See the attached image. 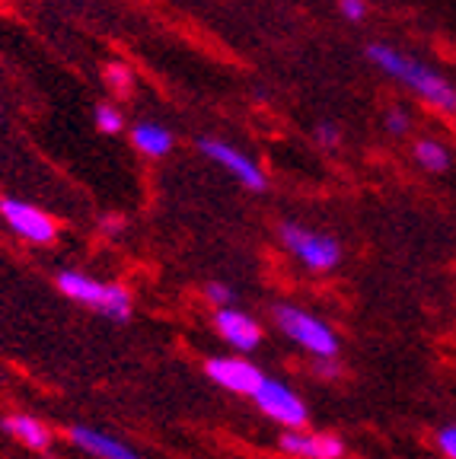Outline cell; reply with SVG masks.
Listing matches in <instances>:
<instances>
[{
    "instance_id": "1",
    "label": "cell",
    "mask_w": 456,
    "mask_h": 459,
    "mask_svg": "<svg viewBox=\"0 0 456 459\" xmlns=\"http://www.w3.org/2000/svg\"><path fill=\"white\" fill-rule=\"evenodd\" d=\"M367 57H371L383 74H390V77H396L399 83H406L421 100H428L431 106L443 108V112H453L456 108V90L434 71V67L421 65L415 57L402 55L399 48L380 45V42L367 45Z\"/></svg>"
},
{
    "instance_id": "2",
    "label": "cell",
    "mask_w": 456,
    "mask_h": 459,
    "mask_svg": "<svg viewBox=\"0 0 456 459\" xmlns=\"http://www.w3.org/2000/svg\"><path fill=\"white\" fill-rule=\"evenodd\" d=\"M271 316H275L278 329L285 332L297 348H303L307 354H313L316 360H336L338 358L342 342H338L336 329H332L326 319L307 313V309L294 307V303H278Z\"/></svg>"
},
{
    "instance_id": "3",
    "label": "cell",
    "mask_w": 456,
    "mask_h": 459,
    "mask_svg": "<svg viewBox=\"0 0 456 459\" xmlns=\"http://www.w3.org/2000/svg\"><path fill=\"white\" fill-rule=\"evenodd\" d=\"M57 290L71 297L74 303H83V307L109 316L115 323L131 319V294L121 284H106V281L90 278L83 272H61L57 274Z\"/></svg>"
},
{
    "instance_id": "4",
    "label": "cell",
    "mask_w": 456,
    "mask_h": 459,
    "mask_svg": "<svg viewBox=\"0 0 456 459\" xmlns=\"http://www.w3.org/2000/svg\"><path fill=\"white\" fill-rule=\"evenodd\" d=\"M281 243L297 262L310 268V272H332L342 262V246L338 239L316 233V230L300 227V223H285L281 227Z\"/></svg>"
},
{
    "instance_id": "5",
    "label": "cell",
    "mask_w": 456,
    "mask_h": 459,
    "mask_svg": "<svg viewBox=\"0 0 456 459\" xmlns=\"http://www.w3.org/2000/svg\"><path fill=\"white\" fill-rule=\"evenodd\" d=\"M252 399H256L262 415H268L271 421L281 424V428H287V430H300L310 421V411H307V405H303V399L281 380L265 377L262 389H259Z\"/></svg>"
},
{
    "instance_id": "6",
    "label": "cell",
    "mask_w": 456,
    "mask_h": 459,
    "mask_svg": "<svg viewBox=\"0 0 456 459\" xmlns=\"http://www.w3.org/2000/svg\"><path fill=\"white\" fill-rule=\"evenodd\" d=\"M207 380L236 395H256L265 383V373L246 358H211L205 360Z\"/></svg>"
},
{
    "instance_id": "7",
    "label": "cell",
    "mask_w": 456,
    "mask_h": 459,
    "mask_svg": "<svg viewBox=\"0 0 456 459\" xmlns=\"http://www.w3.org/2000/svg\"><path fill=\"white\" fill-rule=\"evenodd\" d=\"M0 217L7 221V227L16 237L29 239V243H51L55 239V221L45 211H39L36 204L20 198H4L0 201Z\"/></svg>"
},
{
    "instance_id": "8",
    "label": "cell",
    "mask_w": 456,
    "mask_h": 459,
    "mask_svg": "<svg viewBox=\"0 0 456 459\" xmlns=\"http://www.w3.org/2000/svg\"><path fill=\"white\" fill-rule=\"evenodd\" d=\"M198 151L205 153L207 160H215L217 166H224L230 176H236V179L246 188H252V192H262V188L268 186V179H265V172L259 169L256 160H250L242 151H236L233 143L205 137V141H198Z\"/></svg>"
},
{
    "instance_id": "9",
    "label": "cell",
    "mask_w": 456,
    "mask_h": 459,
    "mask_svg": "<svg viewBox=\"0 0 456 459\" xmlns=\"http://www.w3.org/2000/svg\"><path fill=\"white\" fill-rule=\"evenodd\" d=\"M278 450L285 456L297 459H342L345 440L336 434H303V430H285L278 440Z\"/></svg>"
},
{
    "instance_id": "10",
    "label": "cell",
    "mask_w": 456,
    "mask_h": 459,
    "mask_svg": "<svg viewBox=\"0 0 456 459\" xmlns=\"http://www.w3.org/2000/svg\"><path fill=\"white\" fill-rule=\"evenodd\" d=\"M215 329H217V335L230 344V348H236V351H256L259 342H262V329H259V323L236 307L217 309Z\"/></svg>"
},
{
    "instance_id": "11",
    "label": "cell",
    "mask_w": 456,
    "mask_h": 459,
    "mask_svg": "<svg viewBox=\"0 0 456 459\" xmlns=\"http://www.w3.org/2000/svg\"><path fill=\"white\" fill-rule=\"evenodd\" d=\"M67 437H71L74 446H80V450H86L96 459H141L135 446L121 444L118 437H112L106 430L86 428V424H74V428L67 430Z\"/></svg>"
},
{
    "instance_id": "12",
    "label": "cell",
    "mask_w": 456,
    "mask_h": 459,
    "mask_svg": "<svg viewBox=\"0 0 456 459\" xmlns=\"http://www.w3.org/2000/svg\"><path fill=\"white\" fill-rule=\"evenodd\" d=\"M0 424H4V430H7L10 437L20 440V444L29 446V450H48V446H51L48 428H45L39 418H32V415H7Z\"/></svg>"
},
{
    "instance_id": "13",
    "label": "cell",
    "mask_w": 456,
    "mask_h": 459,
    "mask_svg": "<svg viewBox=\"0 0 456 459\" xmlns=\"http://www.w3.org/2000/svg\"><path fill=\"white\" fill-rule=\"evenodd\" d=\"M131 141L144 157H166L172 151V134L157 122H137L131 128Z\"/></svg>"
},
{
    "instance_id": "14",
    "label": "cell",
    "mask_w": 456,
    "mask_h": 459,
    "mask_svg": "<svg viewBox=\"0 0 456 459\" xmlns=\"http://www.w3.org/2000/svg\"><path fill=\"white\" fill-rule=\"evenodd\" d=\"M415 160H418L428 172H447L450 169V151L441 141H428V137L415 143Z\"/></svg>"
},
{
    "instance_id": "15",
    "label": "cell",
    "mask_w": 456,
    "mask_h": 459,
    "mask_svg": "<svg viewBox=\"0 0 456 459\" xmlns=\"http://www.w3.org/2000/svg\"><path fill=\"white\" fill-rule=\"evenodd\" d=\"M93 122H96V128H100L102 134H118V131L125 128V118H121V112L115 106H109V102H100V106H96Z\"/></svg>"
},
{
    "instance_id": "16",
    "label": "cell",
    "mask_w": 456,
    "mask_h": 459,
    "mask_svg": "<svg viewBox=\"0 0 456 459\" xmlns=\"http://www.w3.org/2000/svg\"><path fill=\"white\" fill-rule=\"evenodd\" d=\"M205 297L211 303H217V309H227L230 303L236 300V290H233V287H227V284H221V281H211V284L205 287Z\"/></svg>"
},
{
    "instance_id": "17",
    "label": "cell",
    "mask_w": 456,
    "mask_h": 459,
    "mask_svg": "<svg viewBox=\"0 0 456 459\" xmlns=\"http://www.w3.org/2000/svg\"><path fill=\"white\" fill-rule=\"evenodd\" d=\"M106 80L115 93H128L131 90V71L125 65H109L106 67Z\"/></svg>"
},
{
    "instance_id": "18",
    "label": "cell",
    "mask_w": 456,
    "mask_h": 459,
    "mask_svg": "<svg viewBox=\"0 0 456 459\" xmlns=\"http://www.w3.org/2000/svg\"><path fill=\"white\" fill-rule=\"evenodd\" d=\"M437 450L447 459H456V424H443L437 430Z\"/></svg>"
},
{
    "instance_id": "19",
    "label": "cell",
    "mask_w": 456,
    "mask_h": 459,
    "mask_svg": "<svg viewBox=\"0 0 456 459\" xmlns=\"http://www.w3.org/2000/svg\"><path fill=\"white\" fill-rule=\"evenodd\" d=\"M338 7H342V16L351 22H361L367 16V4L364 0H338Z\"/></svg>"
},
{
    "instance_id": "20",
    "label": "cell",
    "mask_w": 456,
    "mask_h": 459,
    "mask_svg": "<svg viewBox=\"0 0 456 459\" xmlns=\"http://www.w3.org/2000/svg\"><path fill=\"white\" fill-rule=\"evenodd\" d=\"M386 128H390L392 134H402V131L408 128V112H402V108H390V112H386Z\"/></svg>"
},
{
    "instance_id": "21",
    "label": "cell",
    "mask_w": 456,
    "mask_h": 459,
    "mask_svg": "<svg viewBox=\"0 0 456 459\" xmlns=\"http://www.w3.org/2000/svg\"><path fill=\"white\" fill-rule=\"evenodd\" d=\"M316 141H320L322 147H336V143H338V128H336V125L322 122L320 128H316Z\"/></svg>"
},
{
    "instance_id": "22",
    "label": "cell",
    "mask_w": 456,
    "mask_h": 459,
    "mask_svg": "<svg viewBox=\"0 0 456 459\" xmlns=\"http://www.w3.org/2000/svg\"><path fill=\"white\" fill-rule=\"evenodd\" d=\"M313 370L320 373V377H338V364H336V360H316Z\"/></svg>"
}]
</instances>
